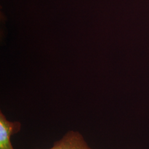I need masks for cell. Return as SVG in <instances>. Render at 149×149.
<instances>
[{
    "label": "cell",
    "instance_id": "cell-1",
    "mask_svg": "<svg viewBox=\"0 0 149 149\" xmlns=\"http://www.w3.org/2000/svg\"><path fill=\"white\" fill-rule=\"evenodd\" d=\"M21 129V123L8 120L3 113L0 112V149H14L11 143V137L19 132Z\"/></svg>",
    "mask_w": 149,
    "mask_h": 149
},
{
    "label": "cell",
    "instance_id": "cell-2",
    "mask_svg": "<svg viewBox=\"0 0 149 149\" xmlns=\"http://www.w3.org/2000/svg\"><path fill=\"white\" fill-rule=\"evenodd\" d=\"M49 149H92L86 141L82 135L77 131L70 130L63 138L54 143Z\"/></svg>",
    "mask_w": 149,
    "mask_h": 149
}]
</instances>
